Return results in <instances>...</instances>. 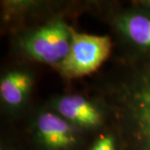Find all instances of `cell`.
<instances>
[{"instance_id": "9", "label": "cell", "mask_w": 150, "mask_h": 150, "mask_svg": "<svg viewBox=\"0 0 150 150\" xmlns=\"http://www.w3.org/2000/svg\"><path fill=\"white\" fill-rule=\"evenodd\" d=\"M0 150H23L19 144L9 138L2 137L0 142Z\"/></svg>"}, {"instance_id": "6", "label": "cell", "mask_w": 150, "mask_h": 150, "mask_svg": "<svg viewBox=\"0 0 150 150\" xmlns=\"http://www.w3.org/2000/svg\"><path fill=\"white\" fill-rule=\"evenodd\" d=\"M110 24L130 49L150 56V11L138 6L116 11Z\"/></svg>"}, {"instance_id": "7", "label": "cell", "mask_w": 150, "mask_h": 150, "mask_svg": "<svg viewBox=\"0 0 150 150\" xmlns=\"http://www.w3.org/2000/svg\"><path fill=\"white\" fill-rule=\"evenodd\" d=\"M34 85V75L29 69L15 68L4 72L0 78V101L6 112L18 114L28 103Z\"/></svg>"}, {"instance_id": "8", "label": "cell", "mask_w": 150, "mask_h": 150, "mask_svg": "<svg viewBox=\"0 0 150 150\" xmlns=\"http://www.w3.org/2000/svg\"><path fill=\"white\" fill-rule=\"evenodd\" d=\"M84 150H123V147L115 131L105 130L100 131Z\"/></svg>"}, {"instance_id": "5", "label": "cell", "mask_w": 150, "mask_h": 150, "mask_svg": "<svg viewBox=\"0 0 150 150\" xmlns=\"http://www.w3.org/2000/svg\"><path fill=\"white\" fill-rule=\"evenodd\" d=\"M47 106L85 134L102 130L109 119L103 100L79 93L56 95Z\"/></svg>"}, {"instance_id": "4", "label": "cell", "mask_w": 150, "mask_h": 150, "mask_svg": "<svg viewBox=\"0 0 150 150\" xmlns=\"http://www.w3.org/2000/svg\"><path fill=\"white\" fill-rule=\"evenodd\" d=\"M111 49V38L107 35L82 33L73 28L69 54L56 69L68 79L91 74L106 61Z\"/></svg>"}, {"instance_id": "1", "label": "cell", "mask_w": 150, "mask_h": 150, "mask_svg": "<svg viewBox=\"0 0 150 150\" xmlns=\"http://www.w3.org/2000/svg\"><path fill=\"white\" fill-rule=\"evenodd\" d=\"M106 96L103 102L123 150H150V65L129 69Z\"/></svg>"}, {"instance_id": "2", "label": "cell", "mask_w": 150, "mask_h": 150, "mask_svg": "<svg viewBox=\"0 0 150 150\" xmlns=\"http://www.w3.org/2000/svg\"><path fill=\"white\" fill-rule=\"evenodd\" d=\"M73 28L59 18L22 32L16 38L18 50L30 60L57 68L67 57Z\"/></svg>"}, {"instance_id": "3", "label": "cell", "mask_w": 150, "mask_h": 150, "mask_svg": "<svg viewBox=\"0 0 150 150\" xmlns=\"http://www.w3.org/2000/svg\"><path fill=\"white\" fill-rule=\"evenodd\" d=\"M34 150H84L85 134L45 106L33 114L28 127Z\"/></svg>"}, {"instance_id": "10", "label": "cell", "mask_w": 150, "mask_h": 150, "mask_svg": "<svg viewBox=\"0 0 150 150\" xmlns=\"http://www.w3.org/2000/svg\"><path fill=\"white\" fill-rule=\"evenodd\" d=\"M134 5L138 6L140 8H145L147 10L150 11V0H141V1H136L134 2Z\"/></svg>"}]
</instances>
